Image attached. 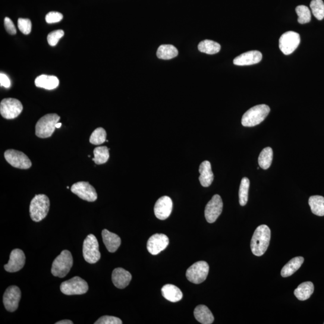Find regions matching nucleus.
I'll list each match as a JSON object with an SVG mask.
<instances>
[{
    "mask_svg": "<svg viewBox=\"0 0 324 324\" xmlns=\"http://www.w3.org/2000/svg\"><path fill=\"white\" fill-rule=\"evenodd\" d=\"M271 231L268 226L262 225L254 231L251 238L250 247L251 251L257 256L263 255L269 246Z\"/></svg>",
    "mask_w": 324,
    "mask_h": 324,
    "instance_id": "obj_1",
    "label": "nucleus"
},
{
    "mask_svg": "<svg viewBox=\"0 0 324 324\" xmlns=\"http://www.w3.org/2000/svg\"><path fill=\"white\" fill-rule=\"evenodd\" d=\"M50 201L45 195H37L31 200L30 213L33 221L39 222L45 219L49 212Z\"/></svg>",
    "mask_w": 324,
    "mask_h": 324,
    "instance_id": "obj_2",
    "label": "nucleus"
},
{
    "mask_svg": "<svg viewBox=\"0 0 324 324\" xmlns=\"http://www.w3.org/2000/svg\"><path fill=\"white\" fill-rule=\"evenodd\" d=\"M270 111V107L264 104L253 106L244 113L241 124L244 127L255 126L266 119Z\"/></svg>",
    "mask_w": 324,
    "mask_h": 324,
    "instance_id": "obj_3",
    "label": "nucleus"
},
{
    "mask_svg": "<svg viewBox=\"0 0 324 324\" xmlns=\"http://www.w3.org/2000/svg\"><path fill=\"white\" fill-rule=\"evenodd\" d=\"M73 264V257L70 251L62 250L52 263L51 273L53 276L59 278H64L71 271Z\"/></svg>",
    "mask_w": 324,
    "mask_h": 324,
    "instance_id": "obj_4",
    "label": "nucleus"
},
{
    "mask_svg": "<svg viewBox=\"0 0 324 324\" xmlns=\"http://www.w3.org/2000/svg\"><path fill=\"white\" fill-rule=\"evenodd\" d=\"M60 117L56 114H48L40 118L36 124V135L40 138L51 137L55 130Z\"/></svg>",
    "mask_w": 324,
    "mask_h": 324,
    "instance_id": "obj_5",
    "label": "nucleus"
},
{
    "mask_svg": "<svg viewBox=\"0 0 324 324\" xmlns=\"http://www.w3.org/2000/svg\"><path fill=\"white\" fill-rule=\"evenodd\" d=\"M83 256L84 260L89 264H95L100 259L99 246L95 235L87 236L83 244Z\"/></svg>",
    "mask_w": 324,
    "mask_h": 324,
    "instance_id": "obj_6",
    "label": "nucleus"
},
{
    "mask_svg": "<svg viewBox=\"0 0 324 324\" xmlns=\"http://www.w3.org/2000/svg\"><path fill=\"white\" fill-rule=\"evenodd\" d=\"M209 272V264L206 261H198L187 269L185 275L188 281L200 284L206 281Z\"/></svg>",
    "mask_w": 324,
    "mask_h": 324,
    "instance_id": "obj_7",
    "label": "nucleus"
},
{
    "mask_svg": "<svg viewBox=\"0 0 324 324\" xmlns=\"http://www.w3.org/2000/svg\"><path fill=\"white\" fill-rule=\"evenodd\" d=\"M62 293L68 295H82L89 290V285L86 281L78 276L62 282L60 286Z\"/></svg>",
    "mask_w": 324,
    "mask_h": 324,
    "instance_id": "obj_8",
    "label": "nucleus"
},
{
    "mask_svg": "<svg viewBox=\"0 0 324 324\" xmlns=\"http://www.w3.org/2000/svg\"><path fill=\"white\" fill-rule=\"evenodd\" d=\"M23 106L20 100L14 98H6L0 103V113L3 118L14 119L21 114Z\"/></svg>",
    "mask_w": 324,
    "mask_h": 324,
    "instance_id": "obj_9",
    "label": "nucleus"
},
{
    "mask_svg": "<svg viewBox=\"0 0 324 324\" xmlns=\"http://www.w3.org/2000/svg\"><path fill=\"white\" fill-rule=\"evenodd\" d=\"M5 158L9 164L16 168L28 169L31 167L32 163L23 152L13 149L6 150Z\"/></svg>",
    "mask_w": 324,
    "mask_h": 324,
    "instance_id": "obj_10",
    "label": "nucleus"
},
{
    "mask_svg": "<svg viewBox=\"0 0 324 324\" xmlns=\"http://www.w3.org/2000/svg\"><path fill=\"white\" fill-rule=\"evenodd\" d=\"M300 43V36L294 31H287L279 39V48L285 55L294 52Z\"/></svg>",
    "mask_w": 324,
    "mask_h": 324,
    "instance_id": "obj_11",
    "label": "nucleus"
},
{
    "mask_svg": "<svg viewBox=\"0 0 324 324\" xmlns=\"http://www.w3.org/2000/svg\"><path fill=\"white\" fill-rule=\"evenodd\" d=\"M71 191L81 199L88 202H94L97 199L96 189L89 182L80 181L75 183L72 185Z\"/></svg>",
    "mask_w": 324,
    "mask_h": 324,
    "instance_id": "obj_12",
    "label": "nucleus"
},
{
    "mask_svg": "<svg viewBox=\"0 0 324 324\" xmlns=\"http://www.w3.org/2000/svg\"><path fill=\"white\" fill-rule=\"evenodd\" d=\"M21 298V291L17 286H11L3 295V303L6 309L10 312L17 310Z\"/></svg>",
    "mask_w": 324,
    "mask_h": 324,
    "instance_id": "obj_13",
    "label": "nucleus"
},
{
    "mask_svg": "<svg viewBox=\"0 0 324 324\" xmlns=\"http://www.w3.org/2000/svg\"><path fill=\"white\" fill-rule=\"evenodd\" d=\"M223 201L219 195H214L212 200L207 204L205 209V217L210 223L215 222L221 215L223 210Z\"/></svg>",
    "mask_w": 324,
    "mask_h": 324,
    "instance_id": "obj_14",
    "label": "nucleus"
},
{
    "mask_svg": "<svg viewBox=\"0 0 324 324\" xmlns=\"http://www.w3.org/2000/svg\"><path fill=\"white\" fill-rule=\"evenodd\" d=\"M169 243V238L165 234H154L148 240L147 248L149 252L153 255L158 254L168 247Z\"/></svg>",
    "mask_w": 324,
    "mask_h": 324,
    "instance_id": "obj_15",
    "label": "nucleus"
},
{
    "mask_svg": "<svg viewBox=\"0 0 324 324\" xmlns=\"http://www.w3.org/2000/svg\"><path fill=\"white\" fill-rule=\"evenodd\" d=\"M26 255L23 250L19 248L12 250L10 254V260L4 267L6 271L9 273L20 271L26 264Z\"/></svg>",
    "mask_w": 324,
    "mask_h": 324,
    "instance_id": "obj_16",
    "label": "nucleus"
},
{
    "mask_svg": "<svg viewBox=\"0 0 324 324\" xmlns=\"http://www.w3.org/2000/svg\"><path fill=\"white\" fill-rule=\"evenodd\" d=\"M172 205L171 198L167 196L160 198L154 208L156 218L162 221L168 219L172 213Z\"/></svg>",
    "mask_w": 324,
    "mask_h": 324,
    "instance_id": "obj_17",
    "label": "nucleus"
},
{
    "mask_svg": "<svg viewBox=\"0 0 324 324\" xmlns=\"http://www.w3.org/2000/svg\"><path fill=\"white\" fill-rule=\"evenodd\" d=\"M262 58V53L260 51H250L238 55L233 62L237 66H249L258 63Z\"/></svg>",
    "mask_w": 324,
    "mask_h": 324,
    "instance_id": "obj_18",
    "label": "nucleus"
},
{
    "mask_svg": "<svg viewBox=\"0 0 324 324\" xmlns=\"http://www.w3.org/2000/svg\"><path fill=\"white\" fill-rule=\"evenodd\" d=\"M132 277L131 274L122 268L114 270L112 274L113 284L119 289H124L129 285Z\"/></svg>",
    "mask_w": 324,
    "mask_h": 324,
    "instance_id": "obj_19",
    "label": "nucleus"
},
{
    "mask_svg": "<svg viewBox=\"0 0 324 324\" xmlns=\"http://www.w3.org/2000/svg\"><path fill=\"white\" fill-rule=\"evenodd\" d=\"M103 241L109 252L114 253L120 246L121 240L117 234L103 229L102 232Z\"/></svg>",
    "mask_w": 324,
    "mask_h": 324,
    "instance_id": "obj_20",
    "label": "nucleus"
},
{
    "mask_svg": "<svg viewBox=\"0 0 324 324\" xmlns=\"http://www.w3.org/2000/svg\"><path fill=\"white\" fill-rule=\"evenodd\" d=\"M200 176L199 180L203 187H209L214 180V174L212 172V165L210 162L204 161L200 166Z\"/></svg>",
    "mask_w": 324,
    "mask_h": 324,
    "instance_id": "obj_21",
    "label": "nucleus"
},
{
    "mask_svg": "<svg viewBox=\"0 0 324 324\" xmlns=\"http://www.w3.org/2000/svg\"><path fill=\"white\" fill-rule=\"evenodd\" d=\"M194 316L198 322L203 324H211L215 320L212 311L204 305H199L195 308Z\"/></svg>",
    "mask_w": 324,
    "mask_h": 324,
    "instance_id": "obj_22",
    "label": "nucleus"
},
{
    "mask_svg": "<svg viewBox=\"0 0 324 324\" xmlns=\"http://www.w3.org/2000/svg\"><path fill=\"white\" fill-rule=\"evenodd\" d=\"M35 85L37 87L51 90L58 87L59 80L57 77L55 76L42 75L36 78Z\"/></svg>",
    "mask_w": 324,
    "mask_h": 324,
    "instance_id": "obj_23",
    "label": "nucleus"
},
{
    "mask_svg": "<svg viewBox=\"0 0 324 324\" xmlns=\"http://www.w3.org/2000/svg\"><path fill=\"white\" fill-rule=\"evenodd\" d=\"M161 291L163 297L172 303L180 301L182 298L180 289L174 285L167 284L163 286Z\"/></svg>",
    "mask_w": 324,
    "mask_h": 324,
    "instance_id": "obj_24",
    "label": "nucleus"
},
{
    "mask_svg": "<svg viewBox=\"0 0 324 324\" xmlns=\"http://www.w3.org/2000/svg\"><path fill=\"white\" fill-rule=\"evenodd\" d=\"M304 257L302 256L295 257L289 261L286 265L283 267L281 271V276L284 278H287L293 275L300 268L304 263Z\"/></svg>",
    "mask_w": 324,
    "mask_h": 324,
    "instance_id": "obj_25",
    "label": "nucleus"
},
{
    "mask_svg": "<svg viewBox=\"0 0 324 324\" xmlns=\"http://www.w3.org/2000/svg\"><path fill=\"white\" fill-rule=\"evenodd\" d=\"M314 285L312 282H306L302 283L294 291L295 296L298 300L305 301L309 299L313 294Z\"/></svg>",
    "mask_w": 324,
    "mask_h": 324,
    "instance_id": "obj_26",
    "label": "nucleus"
},
{
    "mask_svg": "<svg viewBox=\"0 0 324 324\" xmlns=\"http://www.w3.org/2000/svg\"><path fill=\"white\" fill-rule=\"evenodd\" d=\"M178 54L177 49L171 45H160L157 51V57L162 59H166V60L174 58Z\"/></svg>",
    "mask_w": 324,
    "mask_h": 324,
    "instance_id": "obj_27",
    "label": "nucleus"
},
{
    "mask_svg": "<svg viewBox=\"0 0 324 324\" xmlns=\"http://www.w3.org/2000/svg\"><path fill=\"white\" fill-rule=\"evenodd\" d=\"M311 212L318 216H324V198L319 195L311 196L309 200Z\"/></svg>",
    "mask_w": 324,
    "mask_h": 324,
    "instance_id": "obj_28",
    "label": "nucleus"
},
{
    "mask_svg": "<svg viewBox=\"0 0 324 324\" xmlns=\"http://www.w3.org/2000/svg\"><path fill=\"white\" fill-rule=\"evenodd\" d=\"M221 46L219 43L210 40L202 41L198 45V49L200 52L209 55L216 54L221 51Z\"/></svg>",
    "mask_w": 324,
    "mask_h": 324,
    "instance_id": "obj_29",
    "label": "nucleus"
},
{
    "mask_svg": "<svg viewBox=\"0 0 324 324\" xmlns=\"http://www.w3.org/2000/svg\"><path fill=\"white\" fill-rule=\"evenodd\" d=\"M273 152L271 147H266L260 153L258 157L259 165L261 168L267 169L272 165Z\"/></svg>",
    "mask_w": 324,
    "mask_h": 324,
    "instance_id": "obj_30",
    "label": "nucleus"
},
{
    "mask_svg": "<svg viewBox=\"0 0 324 324\" xmlns=\"http://www.w3.org/2000/svg\"><path fill=\"white\" fill-rule=\"evenodd\" d=\"M93 153L94 157L92 160L97 165L104 164L109 160V149L106 146L95 148Z\"/></svg>",
    "mask_w": 324,
    "mask_h": 324,
    "instance_id": "obj_31",
    "label": "nucleus"
},
{
    "mask_svg": "<svg viewBox=\"0 0 324 324\" xmlns=\"http://www.w3.org/2000/svg\"><path fill=\"white\" fill-rule=\"evenodd\" d=\"M250 181L248 178L244 177L242 179L239 189V202L241 206L246 205L248 201V190H249Z\"/></svg>",
    "mask_w": 324,
    "mask_h": 324,
    "instance_id": "obj_32",
    "label": "nucleus"
},
{
    "mask_svg": "<svg viewBox=\"0 0 324 324\" xmlns=\"http://www.w3.org/2000/svg\"><path fill=\"white\" fill-rule=\"evenodd\" d=\"M310 7L314 17L317 20H322L324 18V3L322 0H312Z\"/></svg>",
    "mask_w": 324,
    "mask_h": 324,
    "instance_id": "obj_33",
    "label": "nucleus"
},
{
    "mask_svg": "<svg viewBox=\"0 0 324 324\" xmlns=\"http://www.w3.org/2000/svg\"><path fill=\"white\" fill-rule=\"evenodd\" d=\"M298 16V22L301 24L309 23L311 21V12L306 6H298L295 9Z\"/></svg>",
    "mask_w": 324,
    "mask_h": 324,
    "instance_id": "obj_34",
    "label": "nucleus"
},
{
    "mask_svg": "<svg viewBox=\"0 0 324 324\" xmlns=\"http://www.w3.org/2000/svg\"><path fill=\"white\" fill-rule=\"evenodd\" d=\"M106 139V132L102 127L97 128L91 134L90 138V143L91 144L98 145L105 143Z\"/></svg>",
    "mask_w": 324,
    "mask_h": 324,
    "instance_id": "obj_35",
    "label": "nucleus"
},
{
    "mask_svg": "<svg viewBox=\"0 0 324 324\" xmlns=\"http://www.w3.org/2000/svg\"><path fill=\"white\" fill-rule=\"evenodd\" d=\"M64 34L63 30H58L52 31L47 37L49 45L52 46H55L57 45L58 41L64 36Z\"/></svg>",
    "mask_w": 324,
    "mask_h": 324,
    "instance_id": "obj_36",
    "label": "nucleus"
},
{
    "mask_svg": "<svg viewBox=\"0 0 324 324\" xmlns=\"http://www.w3.org/2000/svg\"><path fill=\"white\" fill-rule=\"evenodd\" d=\"M19 30L24 34H29L31 31L32 24L29 19L20 18L18 21Z\"/></svg>",
    "mask_w": 324,
    "mask_h": 324,
    "instance_id": "obj_37",
    "label": "nucleus"
},
{
    "mask_svg": "<svg viewBox=\"0 0 324 324\" xmlns=\"http://www.w3.org/2000/svg\"><path fill=\"white\" fill-rule=\"evenodd\" d=\"M95 324H122V320L117 317L103 316L94 323Z\"/></svg>",
    "mask_w": 324,
    "mask_h": 324,
    "instance_id": "obj_38",
    "label": "nucleus"
},
{
    "mask_svg": "<svg viewBox=\"0 0 324 324\" xmlns=\"http://www.w3.org/2000/svg\"><path fill=\"white\" fill-rule=\"evenodd\" d=\"M63 16L61 13L57 12H50L46 15L45 20L47 23L53 24L60 22Z\"/></svg>",
    "mask_w": 324,
    "mask_h": 324,
    "instance_id": "obj_39",
    "label": "nucleus"
},
{
    "mask_svg": "<svg viewBox=\"0 0 324 324\" xmlns=\"http://www.w3.org/2000/svg\"><path fill=\"white\" fill-rule=\"evenodd\" d=\"M5 27L6 31H8L12 35H15L17 33V29H16L15 25L10 18L6 17L5 19Z\"/></svg>",
    "mask_w": 324,
    "mask_h": 324,
    "instance_id": "obj_40",
    "label": "nucleus"
},
{
    "mask_svg": "<svg viewBox=\"0 0 324 324\" xmlns=\"http://www.w3.org/2000/svg\"><path fill=\"white\" fill-rule=\"evenodd\" d=\"M0 84L2 87H4L6 89H9L11 86V83L10 80L7 75L5 74H0Z\"/></svg>",
    "mask_w": 324,
    "mask_h": 324,
    "instance_id": "obj_41",
    "label": "nucleus"
},
{
    "mask_svg": "<svg viewBox=\"0 0 324 324\" xmlns=\"http://www.w3.org/2000/svg\"><path fill=\"white\" fill-rule=\"evenodd\" d=\"M73 322L72 321V320H68V319H65V320H60V321H58L57 322H56V324H73Z\"/></svg>",
    "mask_w": 324,
    "mask_h": 324,
    "instance_id": "obj_42",
    "label": "nucleus"
},
{
    "mask_svg": "<svg viewBox=\"0 0 324 324\" xmlns=\"http://www.w3.org/2000/svg\"><path fill=\"white\" fill-rule=\"evenodd\" d=\"M61 126V123H59V122H58L57 124H56V128H59Z\"/></svg>",
    "mask_w": 324,
    "mask_h": 324,
    "instance_id": "obj_43",
    "label": "nucleus"
},
{
    "mask_svg": "<svg viewBox=\"0 0 324 324\" xmlns=\"http://www.w3.org/2000/svg\"><path fill=\"white\" fill-rule=\"evenodd\" d=\"M323 323H324V322H323Z\"/></svg>",
    "mask_w": 324,
    "mask_h": 324,
    "instance_id": "obj_44",
    "label": "nucleus"
}]
</instances>
